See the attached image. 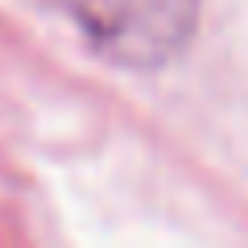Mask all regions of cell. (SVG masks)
I'll use <instances>...</instances> for the list:
<instances>
[{"instance_id": "6da1fadb", "label": "cell", "mask_w": 248, "mask_h": 248, "mask_svg": "<svg viewBox=\"0 0 248 248\" xmlns=\"http://www.w3.org/2000/svg\"><path fill=\"white\" fill-rule=\"evenodd\" d=\"M99 54L149 71L186 46L199 0H62Z\"/></svg>"}]
</instances>
